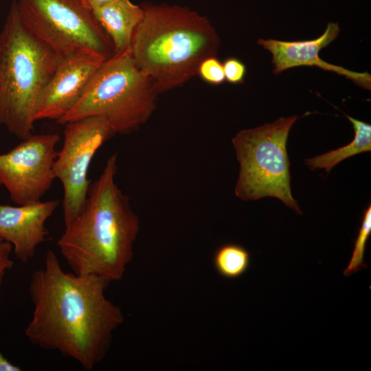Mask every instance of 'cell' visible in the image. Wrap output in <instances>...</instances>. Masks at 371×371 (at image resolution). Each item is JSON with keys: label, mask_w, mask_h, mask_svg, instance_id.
<instances>
[{"label": "cell", "mask_w": 371, "mask_h": 371, "mask_svg": "<svg viewBox=\"0 0 371 371\" xmlns=\"http://www.w3.org/2000/svg\"><path fill=\"white\" fill-rule=\"evenodd\" d=\"M104 279L67 273L53 251L30 280L33 313L25 335L40 348L56 350L91 370L106 354L113 331L123 322L109 300Z\"/></svg>", "instance_id": "obj_1"}, {"label": "cell", "mask_w": 371, "mask_h": 371, "mask_svg": "<svg viewBox=\"0 0 371 371\" xmlns=\"http://www.w3.org/2000/svg\"><path fill=\"white\" fill-rule=\"evenodd\" d=\"M117 153L91 183L85 205L57 241L73 273L120 280L133 256L139 220L115 183Z\"/></svg>", "instance_id": "obj_2"}, {"label": "cell", "mask_w": 371, "mask_h": 371, "mask_svg": "<svg viewBox=\"0 0 371 371\" xmlns=\"http://www.w3.org/2000/svg\"><path fill=\"white\" fill-rule=\"evenodd\" d=\"M142 6L144 15L131 53L158 94L183 85L198 74L203 60L216 56L219 37L205 16L179 5Z\"/></svg>", "instance_id": "obj_3"}, {"label": "cell", "mask_w": 371, "mask_h": 371, "mask_svg": "<svg viewBox=\"0 0 371 371\" xmlns=\"http://www.w3.org/2000/svg\"><path fill=\"white\" fill-rule=\"evenodd\" d=\"M61 59L22 22L12 0L0 32V125L32 134L41 95Z\"/></svg>", "instance_id": "obj_4"}, {"label": "cell", "mask_w": 371, "mask_h": 371, "mask_svg": "<svg viewBox=\"0 0 371 371\" xmlns=\"http://www.w3.org/2000/svg\"><path fill=\"white\" fill-rule=\"evenodd\" d=\"M158 95L135 65L131 49L114 53L93 74L76 104L57 122L90 116L105 117L114 134L137 131L156 109Z\"/></svg>", "instance_id": "obj_5"}, {"label": "cell", "mask_w": 371, "mask_h": 371, "mask_svg": "<svg viewBox=\"0 0 371 371\" xmlns=\"http://www.w3.org/2000/svg\"><path fill=\"white\" fill-rule=\"evenodd\" d=\"M297 115L281 117L258 127L240 131L232 139L240 171L235 194L243 201L272 196L302 214L290 187L286 152L289 131Z\"/></svg>", "instance_id": "obj_6"}, {"label": "cell", "mask_w": 371, "mask_h": 371, "mask_svg": "<svg viewBox=\"0 0 371 371\" xmlns=\"http://www.w3.org/2000/svg\"><path fill=\"white\" fill-rule=\"evenodd\" d=\"M26 27L62 60L92 54L107 60L114 54L111 40L80 0H16Z\"/></svg>", "instance_id": "obj_7"}, {"label": "cell", "mask_w": 371, "mask_h": 371, "mask_svg": "<svg viewBox=\"0 0 371 371\" xmlns=\"http://www.w3.org/2000/svg\"><path fill=\"white\" fill-rule=\"evenodd\" d=\"M64 139L58 151L54 171L63 189V212L65 226L79 214L91 183L88 171L98 149L114 135L104 117L90 116L64 124Z\"/></svg>", "instance_id": "obj_8"}, {"label": "cell", "mask_w": 371, "mask_h": 371, "mask_svg": "<svg viewBox=\"0 0 371 371\" xmlns=\"http://www.w3.org/2000/svg\"><path fill=\"white\" fill-rule=\"evenodd\" d=\"M57 133L32 134L10 150L0 154V188L16 205L40 201L56 179Z\"/></svg>", "instance_id": "obj_9"}, {"label": "cell", "mask_w": 371, "mask_h": 371, "mask_svg": "<svg viewBox=\"0 0 371 371\" xmlns=\"http://www.w3.org/2000/svg\"><path fill=\"white\" fill-rule=\"evenodd\" d=\"M105 60L92 54L62 59L41 95L36 121L60 120L76 104L93 74Z\"/></svg>", "instance_id": "obj_10"}, {"label": "cell", "mask_w": 371, "mask_h": 371, "mask_svg": "<svg viewBox=\"0 0 371 371\" xmlns=\"http://www.w3.org/2000/svg\"><path fill=\"white\" fill-rule=\"evenodd\" d=\"M340 32L337 23H328L324 33L313 40L283 41L276 39H259L258 43L272 54L273 73L300 66H315L323 70L344 76L356 85L370 89L371 76L368 72H356L341 66L330 64L319 56L323 48L331 43Z\"/></svg>", "instance_id": "obj_11"}, {"label": "cell", "mask_w": 371, "mask_h": 371, "mask_svg": "<svg viewBox=\"0 0 371 371\" xmlns=\"http://www.w3.org/2000/svg\"><path fill=\"white\" fill-rule=\"evenodd\" d=\"M58 205L56 200L0 205V237L12 245L18 260L26 263L34 258L49 234L45 223Z\"/></svg>", "instance_id": "obj_12"}, {"label": "cell", "mask_w": 371, "mask_h": 371, "mask_svg": "<svg viewBox=\"0 0 371 371\" xmlns=\"http://www.w3.org/2000/svg\"><path fill=\"white\" fill-rule=\"evenodd\" d=\"M91 10L111 40L114 53L130 49L134 32L144 15L143 7L130 0H117Z\"/></svg>", "instance_id": "obj_13"}, {"label": "cell", "mask_w": 371, "mask_h": 371, "mask_svg": "<svg viewBox=\"0 0 371 371\" xmlns=\"http://www.w3.org/2000/svg\"><path fill=\"white\" fill-rule=\"evenodd\" d=\"M346 117L353 126L355 131L353 140L346 146L306 159L305 162L310 169H324L329 172L343 160L361 153L370 151L371 125L349 115H346Z\"/></svg>", "instance_id": "obj_14"}, {"label": "cell", "mask_w": 371, "mask_h": 371, "mask_svg": "<svg viewBox=\"0 0 371 371\" xmlns=\"http://www.w3.org/2000/svg\"><path fill=\"white\" fill-rule=\"evenodd\" d=\"M214 266L221 276L234 279L243 275L250 265V254L243 246L234 243L225 244L216 251Z\"/></svg>", "instance_id": "obj_15"}, {"label": "cell", "mask_w": 371, "mask_h": 371, "mask_svg": "<svg viewBox=\"0 0 371 371\" xmlns=\"http://www.w3.org/2000/svg\"><path fill=\"white\" fill-rule=\"evenodd\" d=\"M370 234L371 205H369L363 212L361 224L355 241L354 249L350 260L347 267L344 271V275L345 276H350L361 269L368 267L363 260L366 243Z\"/></svg>", "instance_id": "obj_16"}, {"label": "cell", "mask_w": 371, "mask_h": 371, "mask_svg": "<svg viewBox=\"0 0 371 371\" xmlns=\"http://www.w3.org/2000/svg\"><path fill=\"white\" fill-rule=\"evenodd\" d=\"M197 74L204 81L214 85H221L225 80L223 63L216 56L203 60L199 67Z\"/></svg>", "instance_id": "obj_17"}, {"label": "cell", "mask_w": 371, "mask_h": 371, "mask_svg": "<svg viewBox=\"0 0 371 371\" xmlns=\"http://www.w3.org/2000/svg\"><path fill=\"white\" fill-rule=\"evenodd\" d=\"M225 80L232 84L242 83L246 74V67L236 58H227L223 64Z\"/></svg>", "instance_id": "obj_18"}, {"label": "cell", "mask_w": 371, "mask_h": 371, "mask_svg": "<svg viewBox=\"0 0 371 371\" xmlns=\"http://www.w3.org/2000/svg\"><path fill=\"white\" fill-rule=\"evenodd\" d=\"M12 245L0 237V298L3 278L7 271L12 269L13 262L10 258Z\"/></svg>", "instance_id": "obj_19"}, {"label": "cell", "mask_w": 371, "mask_h": 371, "mask_svg": "<svg viewBox=\"0 0 371 371\" xmlns=\"http://www.w3.org/2000/svg\"><path fill=\"white\" fill-rule=\"evenodd\" d=\"M21 368L11 363L0 352V371H19Z\"/></svg>", "instance_id": "obj_20"}, {"label": "cell", "mask_w": 371, "mask_h": 371, "mask_svg": "<svg viewBox=\"0 0 371 371\" xmlns=\"http://www.w3.org/2000/svg\"><path fill=\"white\" fill-rule=\"evenodd\" d=\"M87 8L93 10L99 6L107 4L117 0H80Z\"/></svg>", "instance_id": "obj_21"}]
</instances>
